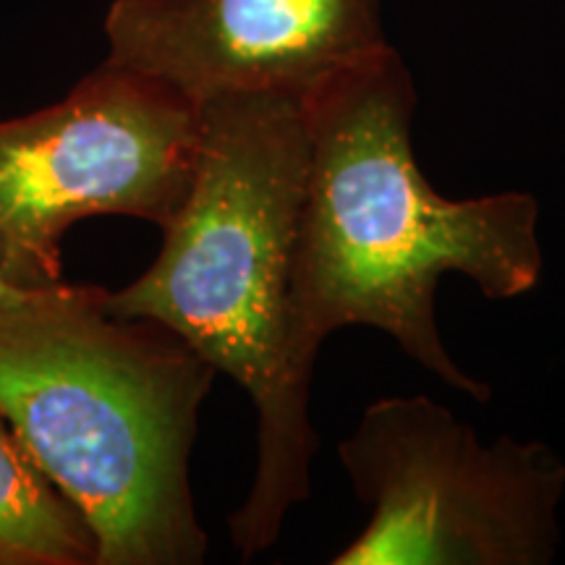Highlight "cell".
I'll return each mask as SVG.
<instances>
[{"mask_svg": "<svg viewBox=\"0 0 565 565\" xmlns=\"http://www.w3.org/2000/svg\"><path fill=\"white\" fill-rule=\"evenodd\" d=\"M301 100L309 166L288 330L296 385L309 393L324 338L364 324L487 404L492 387L466 374L437 333V282L461 273L492 301L534 291L540 204L524 192L448 200L429 186L412 147L414 79L393 45Z\"/></svg>", "mask_w": 565, "mask_h": 565, "instance_id": "cell-1", "label": "cell"}, {"mask_svg": "<svg viewBox=\"0 0 565 565\" xmlns=\"http://www.w3.org/2000/svg\"><path fill=\"white\" fill-rule=\"evenodd\" d=\"M200 152L179 212L162 225L150 270L108 307L168 328L257 408V471L228 532L244 561L270 550L309 498V393L288 364L296 246L309 166L303 100L242 92L196 105Z\"/></svg>", "mask_w": 565, "mask_h": 565, "instance_id": "cell-2", "label": "cell"}, {"mask_svg": "<svg viewBox=\"0 0 565 565\" xmlns=\"http://www.w3.org/2000/svg\"><path fill=\"white\" fill-rule=\"evenodd\" d=\"M215 374L100 286L61 280L0 309V416L87 521L97 565L204 561L189 458Z\"/></svg>", "mask_w": 565, "mask_h": 565, "instance_id": "cell-3", "label": "cell"}, {"mask_svg": "<svg viewBox=\"0 0 565 565\" xmlns=\"http://www.w3.org/2000/svg\"><path fill=\"white\" fill-rule=\"evenodd\" d=\"M370 521L333 565H547L565 463L545 443L484 445L427 395L366 406L338 445Z\"/></svg>", "mask_w": 565, "mask_h": 565, "instance_id": "cell-4", "label": "cell"}, {"mask_svg": "<svg viewBox=\"0 0 565 565\" xmlns=\"http://www.w3.org/2000/svg\"><path fill=\"white\" fill-rule=\"evenodd\" d=\"M200 108L154 76L105 61L61 103L0 121V252L9 278L63 280L61 238L95 215L158 223L194 181Z\"/></svg>", "mask_w": 565, "mask_h": 565, "instance_id": "cell-5", "label": "cell"}, {"mask_svg": "<svg viewBox=\"0 0 565 565\" xmlns=\"http://www.w3.org/2000/svg\"><path fill=\"white\" fill-rule=\"evenodd\" d=\"M108 63L202 105L242 92L303 97L391 47L383 0H110Z\"/></svg>", "mask_w": 565, "mask_h": 565, "instance_id": "cell-6", "label": "cell"}, {"mask_svg": "<svg viewBox=\"0 0 565 565\" xmlns=\"http://www.w3.org/2000/svg\"><path fill=\"white\" fill-rule=\"evenodd\" d=\"M0 565H97L87 521L0 416Z\"/></svg>", "mask_w": 565, "mask_h": 565, "instance_id": "cell-7", "label": "cell"}, {"mask_svg": "<svg viewBox=\"0 0 565 565\" xmlns=\"http://www.w3.org/2000/svg\"><path fill=\"white\" fill-rule=\"evenodd\" d=\"M32 294L34 291H30V288H21L9 278V273H6V265H3V252H0V309L17 307V303L30 299Z\"/></svg>", "mask_w": 565, "mask_h": 565, "instance_id": "cell-8", "label": "cell"}]
</instances>
